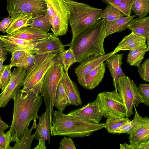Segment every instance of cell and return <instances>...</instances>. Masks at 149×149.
Listing matches in <instances>:
<instances>
[{"label":"cell","instance_id":"obj_2","mask_svg":"<svg viewBox=\"0 0 149 149\" xmlns=\"http://www.w3.org/2000/svg\"><path fill=\"white\" fill-rule=\"evenodd\" d=\"M105 21L103 19H98L65 46L72 49L76 62L80 63L91 55L105 54Z\"/></svg>","mask_w":149,"mask_h":149},{"label":"cell","instance_id":"obj_5","mask_svg":"<svg viewBox=\"0 0 149 149\" xmlns=\"http://www.w3.org/2000/svg\"><path fill=\"white\" fill-rule=\"evenodd\" d=\"M64 1L69 11L68 21L72 40L98 20L103 10L73 0Z\"/></svg>","mask_w":149,"mask_h":149},{"label":"cell","instance_id":"obj_19","mask_svg":"<svg viewBox=\"0 0 149 149\" xmlns=\"http://www.w3.org/2000/svg\"><path fill=\"white\" fill-rule=\"evenodd\" d=\"M126 27L136 35L145 38L149 47V16L133 18L128 22Z\"/></svg>","mask_w":149,"mask_h":149},{"label":"cell","instance_id":"obj_8","mask_svg":"<svg viewBox=\"0 0 149 149\" xmlns=\"http://www.w3.org/2000/svg\"><path fill=\"white\" fill-rule=\"evenodd\" d=\"M96 100L103 117L107 119L125 117V106L117 90L100 93L98 94Z\"/></svg>","mask_w":149,"mask_h":149},{"label":"cell","instance_id":"obj_24","mask_svg":"<svg viewBox=\"0 0 149 149\" xmlns=\"http://www.w3.org/2000/svg\"><path fill=\"white\" fill-rule=\"evenodd\" d=\"M10 23L6 32L10 34L23 27L28 26L32 22V17L22 13L13 14L10 16Z\"/></svg>","mask_w":149,"mask_h":149},{"label":"cell","instance_id":"obj_14","mask_svg":"<svg viewBox=\"0 0 149 149\" xmlns=\"http://www.w3.org/2000/svg\"><path fill=\"white\" fill-rule=\"evenodd\" d=\"M43 38L28 40L15 38L8 34L0 35V40L6 51L11 53L19 50H24L34 52L36 45Z\"/></svg>","mask_w":149,"mask_h":149},{"label":"cell","instance_id":"obj_23","mask_svg":"<svg viewBox=\"0 0 149 149\" xmlns=\"http://www.w3.org/2000/svg\"><path fill=\"white\" fill-rule=\"evenodd\" d=\"M106 64L102 63L97 67L91 71L87 75L84 88L92 90L102 81L105 72Z\"/></svg>","mask_w":149,"mask_h":149},{"label":"cell","instance_id":"obj_41","mask_svg":"<svg viewBox=\"0 0 149 149\" xmlns=\"http://www.w3.org/2000/svg\"><path fill=\"white\" fill-rule=\"evenodd\" d=\"M60 149H76L75 143L70 137L64 136L61 140L59 147Z\"/></svg>","mask_w":149,"mask_h":149},{"label":"cell","instance_id":"obj_42","mask_svg":"<svg viewBox=\"0 0 149 149\" xmlns=\"http://www.w3.org/2000/svg\"><path fill=\"white\" fill-rule=\"evenodd\" d=\"M133 124V120H130L119 128L114 131L113 133H127L131 130Z\"/></svg>","mask_w":149,"mask_h":149},{"label":"cell","instance_id":"obj_9","mask_svg":"<svg viewBox=\"0 0 149 149\" xmlns=\"http://www.w3.org/2000/svg\"><path fill=\"white\" fill-rule=\"evenodd\" d=\"M136 84L129 77L120 76L118 79L117 90L120 95L126 110L125 118H128L134 114V104L138 107L142 103L138 93Z\"/></svg>","mask_w":149,"mask_h":149},{"label":"cell","instance_id":"obj_40","mask_svg":"<svg viewBox=\"0 0 149 149\" xmlns=\"http://www.w3.org/2000/svg\"><path fill=\"white\" fill-rule=\"evenodd\" d=\"M27 51L24 50H19L12 52L11 53L10 63V67L12 68L14 67L17 63L22 59Z\"/></svg>","mask_w":149,"mask_h":149},{"label":"cell","instance_id":"obj_32","mask_svg":"<svg viewBox=\"0 0 149 149\" xmlns=\"http://www.w3.org/2000/svg\"><path fill=\"white\" fill-rule=\"evenodd\" d=\"M131 10L139 17H145L149 12V0H134Z\"/></svg>","mask_w":149,"mask_h":149},{"label":"cell","instance_id":"obj_10","mask_svg":"<svg viewBox=\"0 0 149 149\" xmlns=\"http://www.w3.org/2000/svg\"><path fill=\"white\" fill-rule=\"evenodd\" d=\"M6 7L9 16L13 14L22 13L31 16L32 19L47 11L45 0H6Z\"/></svg>","mask_w":149,"mask_h":149},{"label":"cell","instance_id":"obj_49","mask_svg":"<svg viewBox=\"0 0 149 149\" xmlns=\"http://www.w3.org/2000/svg\"><path fill=\"white\" fill-rule=\"evenodd\" d=\"M6 60V59L4 58H3L0 59V75L1 73V72L3 69V63Z\"/></svg>","mask_w":149,"mask_h":149},{"label":"cell","instance_id":"obj_34","mask_svg":"<svg viewBox=\"0 0 149 149\" xmlns=\"http://www.w3.org/2000/svg\"><path fill=\"white\" fill-rule=\"evenodd\" d=\"M129 120L128 118L107 119L104 128L109 133H113L114 131Z\"/></svg>","mask_w":149,"mask_h":149},{"label":"cell","instance_id":"obj_39","mask_svg":"<svg viewBox=\"0 0 149 149\" xmlns=\"http://www.w3.org/2000/svg\"><path fill=\"white\" fill-rule=\"evenodd\" d=\"M10 136L9 131L6 133L3 131L0 132V149H10Z\"/></svg>","mask_w":149,"mask_h":149},{"label":"cell","instance_id":"obj_37","mask_svg":"<svg viewBox=\"0 0 149 149\" xmlns=\"http://www.w3.org/2000/svg\"><path fill=\"white\" fill-rule=\"evenodd\" d=\"M139 95L142 103L149 106V84L141 83L137 88Z\"/></svg>","mask_w":149,"mask_h":149},{"label":"cell","instance_id":"obj_46","mask_svg":"<svg viewBox=\"0 0 149 149\" xmlns=\"http://www.w3.org/2000/svg\"><path fill=\"white\" fill-rule=\"evenodd\" d=\"M10 127V126H9L7 124L2 120L0 116V132L3 131L4 130Z\"/></svg>","mask_w":149,"mask_h":149},{"label":"cell","instance_id":"obj_43","mask_svg":"<svg viewBox=\"0 0 149 149\" xmlns=\"http://www.w3.org/2000/svg\"><path fill=\"white\" fill-rule=\"evenodd\" d=\"M11 21V18L8 16L7 18H5L0 22V32L5 33Z\"/></svg>","mask_w":149,"mask_h":149},{"label":"cell","instance_id":"obj_11","mask_svg":"<svg viewBox=\"0 0 149 149\" xmlns=\"http://www.w3.org/2000/svg\"><path fill=\"white\" fill-rule=\"evenodd\" d=\"M135 114L133 119V125L127 134L129 135L130 144L135 149H139L142 145L149 141V118L143 117L138 113L134 104Z\"/></svg>","mask_w":149,"mask_h":149},{"label":"cell","instance_id":"obj_27","mask_svg":"<svg viewBox=\"0 0 149 149\" xmlns=\"http://www.w3.org/2000/svg\"><path fill=\"white\" fill-rule=\"evenodd\" d=\"M29 125L27 127L24 135L19 140L16 141L14 146L11 147L10 149H30L31 144L35 137V133L31 135L33 129H36L37 125L36 120H34L33 125L30 129H29Z\"/></svg>","mask_w":149,"mask_h":149},{"label":"cell","instance_id":"obj_26","mask_svg":"<svg viewBox=\"0 0 149 149\" xmlns=\"http://www.w3.org/2000/svg\"><path fill=\"white\" fill-rule=\"evenodd\" d=\"M71 104L64 85L60 80L58 85L54 99V107L58 111L63 112L66 107Z\"/></svg>","mask_w":149,"mask_h":149},{"label":"cell","instance_id":"obj_4","mask_svg":"<svg viewBox=\"0 0 149 149\" xmlns=\"http://www.w3.org/2000/svg\"><path fill=\"white\" fill-rule=\"evenodd\" d=\"M32 68L26 71L22 82V90L31 91L41 93L44 76L49 68L53 64L61 63L58 54L54 53H36Z\"/></svg>","mask_w":149,"mask_h":149},{"label":"cell","instance_id":"obj_44","mask_svg":"<svg viewBox=\"0 0 149 149\" xmlns=\"http://www.w3.org/2000/svg\"><path fill=\"white\" fill-rule=\"evenodd\" d=\"M7 55V52L3 46L2 42L0 40V59L3 58L6 59L7 58L6 56Z\"/></svg>","mask_w":149,"mask_h":149},{"label":"cell","instance_id":"obj_16","mask_svg":"<svg viewBox=\"0 0 149 149\" xmlns=\"http://www.w3.org/2000/svg\"><path fill=\"white\" fill-rule=\"evenodd\" d=\"M65 45L53 33H48L47 36L36 45L34 52L36 53H54L59 54L65 50Z\"/></svg>","mask_w":149,"mask_h":149},{"label":"cell","instance_id":"obj_12","mask_svg":"<svg viewBox=\"0 0 149 149\" xmlns=\"http://www.w3.org/2000/svg\"><path fill=\"white\" fill-rule=\"evenodd\" d=\"M114 51L102 55H92L85 59L75 69L78 83L84 87L86 77L90 72L112 55L117 53Z\"/></svg>","mask_w":149,"mask_h":149},{"label":"cell","instance_id":"obj_28","mask_svg":"<svg viewBox=\"0 0 149 149\" xmlns=\"http://www.w3.org/2000/svg\"><path fill=\"white\" fill-rule=\"evenodd\" d=\"M104 3L110 4L123 13L127 17L131 15V7L134 0H102Z\"/></svg>","mask_w":149,"mask_h":149},{"label":"cell","instance_id":"obj_1","mask_svg":"<svg viewBox=\"0 0 149 149\" xmlns=\"http://www.w3.org/2000/svg\"><path fill=\"white\" fill-rule=\"evenodd\" d=\"M12 99L14 101L13 115L9 131L11 142H13L21 138L31 121L38 118V112L43 98L31 91L19 89Z\"/></svg>","mask_w":149,"mask_h":149},{"label":"cell","instance_id":"obj_36","mask_svg":"<svg viewBox=\"0 0 149 149\" xmlns=\"http://www.w3.org/2000/svg\"><path fill=\"white\" fill-rule=\"evenodd\" d=\"M10 65H3L0 75V90L2 91L9 83L12 74Z\"/></svg>","mask_w":149,"mask_h":149},{"label":"cell","instance_id":"obj_3","mask_svg":"<svg viewBox=\"0 0 149 149\" xmlns=\"http://www.w3.org/2000/svg\"><path fill=\"white\" fill-rule=\"evenodd\" d=\"M52 124L51 136L72 138L89 136L105 126V123L91 122L56 110L53 111Z\"/></svg>","mask_w":149,"mask_h":149},{"label":"cell","instance_id":"obj_29","mask_svg":"<svg viewBox=\"0 0 149 149\" xmlns=\"http://www.w3.org/2000/svg\"><path fill=\"white\" fill-rule=\"evenodd\" d=\"M125 15L110 4H108L105 9L102 10L99 19H103L105 21H111L125 17Z\"/></svg>","mask_w":149,"mask_h":149},{"label":"cell","instance_id":"obj_15","mask_svg":"<svg viewBox=\"0 0 149 149\" xmlns=\"http://www.w3.org/2000/svg\"><path fill=\"white\" fill-rule=\"evenodd\" d=\"M67 114L96 123H100L103 117L96 100L81 107L71 111Z\"/></svg>","mask_w":149,"mask_h":149},{"label":"cell","instance_id":"obj_13","mask_svg":"<svg viewBox=\"0 0 149 149\" xmlns=\"http://www.w3.org/2000/svg\"><path fill=\"white\" fill-rule=\"evenodd\" d=\"M26 72L22 67L14 68L9 83L0 94V108L5 107L15 93L22 87L21 83Z\"/></svg>","mask_w":149,"mask_h":149},{"label":"cell","instance_id":"obj_50","mask_svg":"<svg viewBox=\"0 0 149 149\" xmlns=\"http://www.w3.org/2000/svg\"></svg>","mask_w":149,"mask_h":149},{"label":"cell","instance_id":"obj_20","mask_svg":"<svg viewBox=\"0 0 149 149\" xmlns=\"http://www.w3.org/2000/svg\"><path fill=\"white\" fill-rule=\"evenodd\" d=\"M123 55V54L112 55L105 60L112 77L113 86L116 90L118 79L121 76L126 75L121 67Z\"/></svg>","mask_w":149,"mask_h":149},{"label":"cell","instance_id":"obj_48","mask_svg":"<svg viewBox=\"0 0 149 149\" xmlns=\"http://www.w3.org/2000/svg\"><path fill=\"white\" fill-rule=\"evenodd\" d=\"M149 141L141 145L139 148V149H149Z\"/></svg>","mask_w":149,"mask_h":149},{"label":"cell","instance_id":"obj_22","mask_svg":"<svg viewBox=\"0 0 149 149\" xmlns=\"http://www.w3.org/2000/svg\"><path fill=\"white\" fill-rule=\"evenodd\" d=\"M8 34L15 38L32 40L44 38L47 36L48 33L42 30L30 26L23 27Z\"/></svg>","mask_w":149,"mask_h":149},{"label":"cell","instance_id":"obj_33","mask_svg":"<svg viewBox=\"0 0 149 149\" xmlns=\"http://www.w3.org/2000/svg\"><path fill=\"white\" fill-rule=\"evenodd\" d=\"M30 26L42 30L48 33L51 27V24L45 15H42L33 18L31 22L28 25V26Z\"/></svg>","mask_w":149,"mask_h":149},{"label":"cell","instance_id":"obj_25","mask_svg":"<svg viewBox=\"0 0 149 149\" xmlns=\"http://www.w3.org/2000/svg\"><path fill=\"white\" fill-rule=\"evenodd\" d=\"M136 16L135 14L119 18L112 21H105V38L111 34L125 30L128 22Z\"/></svg>","mask_w":149,"mask_h":149},{"label":"cell","instance_id":"obj_47","mask_svg":"<svg viewBox=\"0 0 149 149\" xmlns=\"http://www.w3.org/2000/svg\"><path fill=\"white\" fill-rule=\"evenodd\" d=\"M120 149H135V148L131 144H128L126 143L120 144Z\"/></svg>","mask_w":149,"mask_h":149},{"label":"cell","instance_id":"obj_21","mask_svg":"<svg viewBox=\"0 0 149 149\" xmlns=\"http://www.w3.org/2000/svg\"><path fill=\"white\" fill-rule=\"evenodd\" d=\"M39 122L37 124L34 138L38 140L42 139L50 144L51 142L50 120L48 112L46 110L41 116L38 118Z\"/></svg>","mask_w":149,"mask_h":149},{"label":"cell","instance_id":"obj_18","mask_svg":"<svg viewBox=\"0 0 149 149\" xmlns=\"http://www.w3.org/2000/svg\"><path fill=\"white\" fill-rule=\"evenodd\" d=\"M71 105H81L82 102L78 88L69 76L68 72H64L61 79Z\"/></svg>","mask_w":149,"mask_h":149},{"label":"cell","instance_id":"obj_30","mask_svg":"<svg viewBox=\"0 0 149 149\" xmlns=\"http://www.w3.org/2000/svg\"><path fill=\"white\" fill-rule=\"evenodd\" d=\"M65 72H68L70 68L75 63L76 60L73 52L70 47L62 52L58 54Z\"/></svg>","mask_w":149,"mask_h":149},{"label":"cell","instance_id":"obj_45","mask_svg":"<svg viewBox=\"0 0 149 149\" xmlns=\"http://www.w3.org/2000/svg\"><path fill=\"white\" fill-rule=\"evenodd\" d=\"M39 143L38 145L33 149H46L45 141L42 139L38 140Z\"/></svg>","mask_w":149,"mask_h":149},{"label":"cell","instance_id":"obj_17","mask_svg":"<svg viewBox=\"0 0 149 149\" xmlns=\"http://www.w3.org/2000/svg\"><path fill=\"white\" fill-rule=\"evenodd\" d=\"M146 39L136 35L133 32L125 36L113 50L117 52L120 51L146 49L148 47Z\"/></svg>","mask_w":149,"mask_h":149},{"label":"cell","instance_id":"obj_35","mask_svg":"<svg viewBox=\"0 0 149 149\" xmlns=\"http://www.w3.org/2000/svg\"><path fill=\"white\" fill-rule=\"evenodd\" d=\"M32 52L28 51L26 53L24 58L17 63L14 66L22 67L26 71L29 70L32 67L35 60Z\"/></svg>","mask_w":149,"mask_h":149},{"label":"cell","instance_id":"obj_38","mask_svg":"<svg viewBox=\"0 0 149 149\" xmlns=\"http://www.w3.org/2000/svg\"><path fill=\"white\" fill-rule=\"evenodd\" d=\"M138 71L142 79L149 82V59L147 58L138 67Z\"/></svg>","mask_w":149,"mask_h":149},{"label":"cell","instance_id":"obj_31","mask_svg":"<svg viewBox=\"0 0 149 149\" xmlns=\"http://www.w3.org/2000/svg\"><path fill=\"white\" fill-rule=\"evenodd\" d=\"M149 50L146 49L130 51L127 55V62L130 65L138 67L143 59L146 53Z\"/></svg>","mask_w":149,"mask_h":149},{"label":"cell","instance_id":"obj_7","mask_svg":"<svg viewBox=\"0 0 149 149\" xmlns=\"http://www.w3.org/2000/svg\"><path fill=\"white\" fill-rule=\"evenodd\" d=\"M47 10L45 15L51 24V29L56 36L66 34L68 30L69 11L64 0H45Z\"/></svg>","mask_w":149,"mask_h":149},{"label":"cell","instance_id":"obj_6","mask_svg":"<svg viewBox=\"0 0 149 149\" xmlns=\"http://www.w3.org/2000/svg\"><path fill=\"white\" fill-rule=\"evenodd\" d=\"M64 72L61 63H56L49 68L44 79L40 94L43 98L46 110L49 114L50 131L56 90Z\"/></svg>","mask_w":149,"mask_h":149}]
</instances>
